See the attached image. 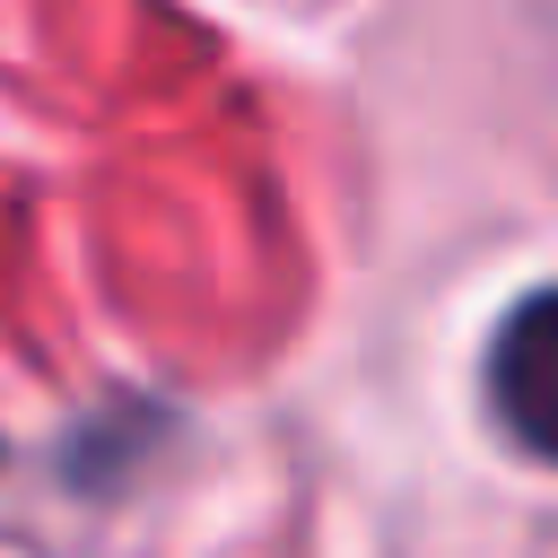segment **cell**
I'll return each instance as SVG.
<instances>
[{"instance_id": "cell-1", "label": "cell", "mask_w": 558, "mask_h": 558, "mask_svg": "<svg viewBox=\"0 0 558 558\" xmlns=\"http://www.w3.org/2000/svg\"><path fill=\"white\" fill-rule=\"evenodd\" d=\"M480 375H488L497 427H506L532 462H558V288H532V296L506 305Z\"/></svg>"}]
</instances>
